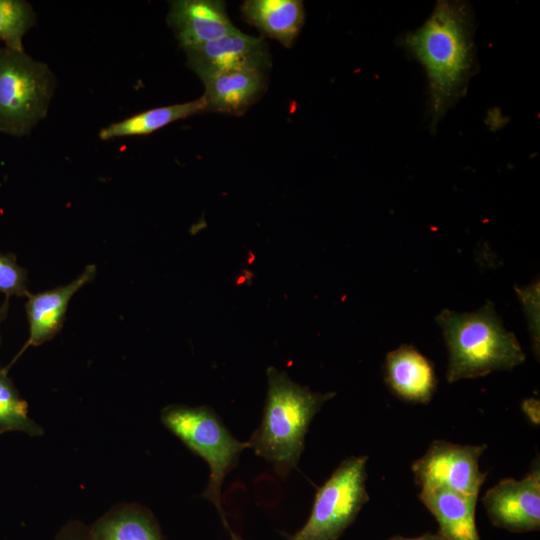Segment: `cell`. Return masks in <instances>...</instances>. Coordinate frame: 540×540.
Here are the masks:
<instances>
[{
	"label": "cell",
	"instance_id": "obj_1",
	"mask_svg": "<svg viewBox=\"0 0 540 540\" xmlns=\"http://www.w3.org/2000/svg\"><path fill=\"white\" fill-rule=\"evenodd\" d=\"M473 12L464 1H439L425 23L401 38V45L425 69L432 127L466 93L478 69Z\"/></svg>",
	"mask_w": 540,
	"mask_h": 540
},
{
	"label": "cell",
	"instance_id": "obj_2",
	"mask_svg": "<svg viewBox=\"0 0 540 540\" xmlns=\"http://www.w3.org/2000/svg\"><path fill=\"white\" fill-rule=\"evenodd\" d=\"M267 379L262 420L247 442L284 479L299 463L313 418L336 393L314 392L273 366L267 368Z\"/></svg>",
	"mask_w": 540,
	"mask_h": 540
},
{
	"label": "cell",
	"instance_id": "obj_3",
	"mask_svg": "<svg viewBox=\"0 0 540 540\" xmlns=\"http://www.w3.org/2000/svg\"><path fill=\"white\" fill-rule=\"evenodd\" d=\"M436 320L448 348L449 383L511 370L525 361L516 336L504 328L490 301L475 312L445 309Z\"/></svg>",
	"mask_w": 540,
	"mask_h": 540
},
{
	"label": "cell",
	"instance_id": "obj_4",
	"mask_svg": "<svg viewBox=\"0 0 540 540\" xmlns=\"http://www.w3.org/2000/svg\"><path fill=\"white\" fill-rule=\"evenodd\" d=\"M161 422L189 450L209 466V480L202 497L217 509L225 528L227 523L221 501V488L227 474L239 462L248 442L236 439L217 413L208 406L173 404L161 411Z\"/></svg>",
	"mask_w": 540,
	"mask_h": 540
},
{
	"label": "cell",
	"instance_id": "obj_5",
	"mask_svg": "<svg viewBox=\"0 0 540 540\" xmlns=\"http://www.w3.org/2000/svg\"><path fill=\"white\" fill-rule=\"evenodd\" d=\"M57 87L50 67L25 50L0 47V132L29 135L48 113Z\"/></svg>",
	"mask_w": 540,
	"mask_h": 540
},
{
	"label": "cell",
	"instance_id": "obj_6",
	"mask_svg": "<svg viewBox=\"0 0 540 540\" xmlns=\"http://www.w3.org/2000/svg\"><path fill=\"white\" fill-rule=\"evenodd\" d=\"M368 457L343 460L315 494L306 523L288 540H337L369 501L366 489Z\"/></svg>",
	"mask_w": 540,
	"mask_h": 540
},
{
	"label": "cell",
	"instance_id": "obj_7",
	"mask_svg": "<svg viewBox=\"0 0 540 540\" xmlns=\"http://www.w3.org/2000/svg\"><path fill=\"white\" fill-rule=\"evenodd\" d=\"M487 445H460L434 440L424 455L413 462L416 483L423 488H443L478 497L487 472L481 471L479 460Z\"/></svg>",
	"mask_w": 540,
	"mask_h": 540
},
{
	"label": "cell",
	"instance_id": "obj_8",
	"mask_svg": "<svg viewBox=\"0 0 540 540\" xmlns=\"http://www.w3.org/2000/svg\"><path fill=\"white\" fill-rule=\"evenodd\" d=\"M491 523L510 532L538 531L540 528L539 457L520 480L505 478L486 491L482 499Z\"/></svg>",
	"mask_w": 540,
	"mask_h": 540
},
{
	"label": "cell",
	"instance_id": "obj_9",
	"mask_svg": "<svg viewBox=\"0 0 540 540\" xmlns=\"http://www.w3.org/2000/svg\"><path fill=\"white\" fill-rule=\"evenodd\" d=\"M188 67L204 81L213 76L239 71H265L271 65L263 38L236 31L217 40L183 49Z\"/></svg>",
	"mask_w": 540,
	"mask_h": 540
},
{
	"label": "cell",
	"instance_id": "obj_10",
	"mask_svg": "<svg viewBox=\"0 0 540 540\" xmlns=\"http://www.w3.org/2000/svg\"><path fill=\"white\" fill-rule=\"evenodd\" d=\"M167 23L182 49L199 46L238 29L220 0H174L170 2Z\"/></svg>",
	"mask_w": 540,
	"mask_h": 540
},
{
	"label": "cell",
	"instance_id": "obj_11",
	"mask_svg": "<svg viewBox=\"0 0 540 540\" xmlns=\"http://www.w3.org/2000/svg\"><path fill=\"white\" fill-rule=\"evenodd\" d=\"M96 276V267L90 264L72 282L37 294H28L26 314L29 323V337L17 358L30 346H39L52 339L62 328L68 304L72 296ZM6 368L9 369L11 366Z\"/></svg>",
	"mask_w": 540,
	"mask_h": 540
},
{
	"label": "cell",
	"instance_id": "obj_12",
	"mask_svg": "<svg viewBox=\"0 0 540 540\" xmlns=\"http://www.w3.org/2000/svg\"><path fill=\"white\" fill-rule=\"evenodd\" d=\"M384 379L396 397L411 403L430 402L437 386L431 361L407 344L386 355Z\"/></svg>",
	"mask_w": 540,
	"mask_h": 540
},
{
	"label": "cell",
	"instance_id": "obj_13",
	"mask_svg": "<svg viewBox=\"0 0 540 540\" xmlns=\"http://www.w3.org/2000/svg\"><path fill=\"white\" fill-rule=\"evenodd\" d=\"M202 82L207 111L231 115L243 114L267 87L266 75L261 70L223 73Z\"/></svg>",
	"mask_w": 540,
	"mask_h": 540
},
{
	"label": "cell",
	"instance_id": "obj_14",
	"mask_svg": "<svg viewBox=\"0 0 540 540\" xmlns=\"http://www.w3.org/2000/svg\"><path fill=\"white\" fill-rule=\"evenodd\" d=\"M419 499L435 517L438 534L445 540H480L475 522L478 497L443 488H423Z\"/></svg>",
	"mask_w": 540,
	"mask_h": 540
},
{
	"label": "cell",
	"instance_id": "obj_15",
	"mask_svg": "<svg viewBox=\"0 0 540 540\" xmlns=\"http://www.w3.org/2000/svg\"><path fill=\"white\" fill-rule=\"evenodd\" d=\"M241 12L245 21L285 47L294 44L305 22L300 0H247Z\"/></svg>",
	"mask_w": 540,
	"mask_h": 540
},
{
	"label": "cell",
	"instance_id": "obj_16",
	"mask_svg": "<svg viewBox=\"0 0 540 540\" xmlns=\"http://www.w3.org/2000/svg\"><path fill=\"white\" fill-rule=\"evenodd\" d=\"M89 531L93 540H165L151 511L136 503L115 506Z\"/></svg>",
	"mask_w": 540,
	"mask_h": 540
},
{
	"label": "cell",
	"instance_id": "obj_17",
	"mask_svg": "<svg viewBox=\"0 0 540 540\" xmlns=\"http://www.w3.org/2000/svg\"><path fill=\"white\" fill-rule=\"evenodd\" d=\"M207 111L204 98L156 107L111 123L99 131L101 140L149 135L175 121Z\"/></svg>",
	"mask_w": 540,
	"mask_h": 540
},
{
	"label": "cell",
	"instance_id": "obj_18",
	"mask_svg": "<svg viewBox=\"0 0 540 540\" xmlns=\"http://www.w3.org/2000/svg\"><path fill=\"white\" fill-rule=\"evenodd\" d=\"M20 431L30 436H40L43 429L28 415V404L21 398L8 369H0V434Z\"/></svg>",
	"mask_w": 540,
	"mask_h": 540
},
{
	"label": "cell",
	"instance_id": "obj_19",
	"mask_svg": "<svg viewBox=\"0 0 540 540\" xmlns=\"http://www.w3.org/2000/svg\"><path fill=\"white\" fill-rule=\"evenodd\" d=\"M36 21V12L29 2L0 0V42L4 47L23 51V38Z\"/></svg>",
	"mask_w": 540,
	"mask_h": 540
},
{
	"label": "cell",
	"instance_id": "obj_20",
	"mask_svg": "<svg viewBox=\"0 0 540 540\" xmlns=\"http://www.w3.org/2000/svg\"><path fill=\"white\" fill-rule=\"evenodd\" d=\"M0 292L6 297L27 296V270L20 267L12 253H0Z\"/></svg>",
	"mask_w": 540,
	"mask_h": 540
},
{
	"label": "cell",
	"instance_id": "obj_21",
	"mask_svg": "<svg viewBox=\"0 0 540 540\" xmlns=\"http://www.w3.org/2000/svg\"><path fill=\"white\" fill-rule=\"evenodd\" d=\"M54 540H93V538L87 526L71 522L61 528Z\"/></svg>",
	"mask_w": 540,
	"mask_h": 540
},
{
	"label": "cell",
	"instance_id": "obj_22",
	"mask_svg": "<svg viewBox=\"0 0 540 540\" xmlns=\"http://www.w3.org/2000/svg\"><path fill=\"white\" fill-rule=\"evenodd\" d=\"M388 540H445L441 535L426 533L418 537H403V536H394Z\"/></svg>",
	"mask_w": 540,
	"mask_h": 540
},
{
	"label": "cell",
	"instance_id": "obj_23",
	"mask_svg": "<svg viewBox=\"0 0 540 540\" xmlns=\"http://www.w3.org/2000/svg\"><path fill=\"white\" fill-rule=\"evenodd\" d=\"M9 309V297H6L4 303L0 307V324L6 319ZM1 342V338H0Z\"/></svg>",
	"mask_w": 540,
	"mask_h": 540
},
{
	"label": "cell",
	"instance_id": "obj_24",
	"mask_svg": "<svg viewBox=\"0 0 540 540\" xmlns=\"http://www.w3.org/2000/svg\"><path fill=\"white\" fill-rule=\"evenodd\" d=\"M230 532V540H243L239 535L235 534L232 530Z\"/></svg>",
	"mask_w": 540,
	"mask_h": 540
}]
</instances>
